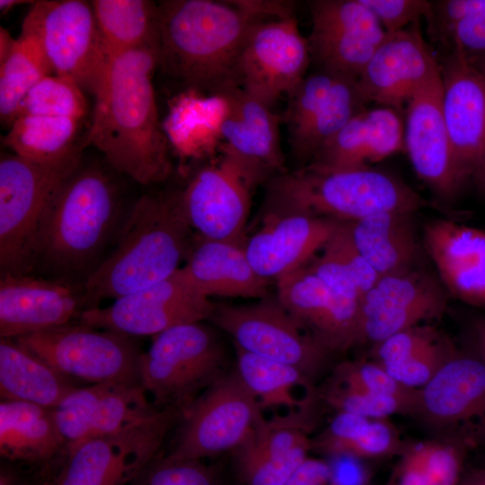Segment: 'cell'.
<instances>
[{
  "label": "cell",
  "mask_w": 485,
  "mask_h": 485,
  "mask_svg": "<svg viewBox=\"0 0 485 485\" xmlns=\"http://www.w3.org/2000/svg\"><path fill=\"white\" fill-rule=\"evenodd\" d=\"M218 97L225 104L218 125L225 145L275 175L287 172L280 145L282 118L241 87L228 88Z\"/></svg>",
  "instance_id": "30"
},
{
  "label": "cell",
  "mask_w": 485,
  "mask_h": 485,
  "mask_svg": "<svg viewBox=\"0 0 485 485\" xmlns=\"http://www.w3.org/2000/svg\"><path fill=\"white\" fill-rule=\"evenodd\" d=\"M439 64L443 116L465 181L485 166V75L457 49Z\"/></svg>",
  "instance_id": "24"
},
{
  "label": "cell",
  "mask_w": 485,
  "mask_h": 485,
  "mask_svg": "<svg viewBox=\"0 0 485 485\" xmlns=\"http://www.w3.org/2000/svg\"><path fill=\"white\" fill-rule=\"evenodd\" d=\"M412 215L384 212L346 222L354 245L379 277L416 268L419 244Z\"/></svg>",
  "instance_id": "33"
},
{
  "label": "cell",
  "mask_w": 485,
  "mask_h": 485,
  "mask_svg": "<svg viewBox=\"0 0 485 485\" xmlns=\"http://www.w3.org/2000/svg\"><path fill=\"white\" fill-rule=\"evenodd\" d=\"M227 357L219 337L200 322L154 336L137 364L138 384L159 410H184L225 375Z\"/></svg>",
  "instance_id": "6"
},
{
  "label": "cell",
  "mask_w": 485,
  "mask_h": 485,
  "mask_svg": "<svg viewBox=\"0 0 485 485\" xmlns=\"http://www.w3.org/2000/svg\"><path fill=\"white\" fill-rule=\"evenodd\" d=\"M459 485H485V468L464 471Z\"/></svg>",
  "instance_id": "50"
},
{
  "label": "cell",
  "mask_w": 485,
  "mask_h": 485,
  "mask_svg": "<svg viewBox=\"0 0 485 485\" xmlns=\"http://www.w3.org/2000/svg\"><path fill=\"white\" fill-rule=\"evenodd\" d=\"M262 410L236 371L227 372L181 411L166 456L203 460L233 452L264 419Z\"/></svg>",
  "instance_id": "11"
},
{
  "label": "cell",
  "mask_w": 485,
  "mask_h": 485,
  "mask_svg": "<svg viewBox=\"0 0 485 485\" xmlns=\"http://www.w3.org/2000/svg\"><path fill=\"white\" fill-rule=\"evenodd\" d=\"M21 33L37 40L54 75L70 78L83 91L95 94L110 55L91 2L34 1Z\"/></svg>",
  "instance_id": "9"
},
{
  "label": "cell",
  "mask_w": 485,
  "mask_h": 485,
  "mask_svg": "<svg viewBox=\"0 0 485 485\" xmlns=\"http://www.w3.org/2000/svg\"><path fill=\"white\" fill-rule=\"evenodd\" d=\"M326 246L346 265L363 295L380 278L354 245L346 222L340 224Z\"/></svg>",
  "instance_id": "47"
},
{
  "label": "cell",
  "mask_w": 485,
  "mask_h": 485,
  "mask_svg": "<svg viewBox=\"0 0 485 485\" xmlns=\"http://www.w3.org/2000/svg\"><path fill=\"white\" fill-rule=\"evenodd\" d=\"M181 411L158 410L117 433L89 438L67 450L53 485H129L155 459Z\"/></svg>",
  "instance_id": "12"
},
{
  "label": "cell",
  "mask_w": 485,
  "mask_h": 485,
  "mask_svg": "<svg viewBox=\"0 0 485 485\" xmlns=\"http://www.w3.org/2000/svg\"><path fill=\"white\" fill-rule=\"evenodd\" d=\"M192 231L180 190L141 196L124 219L114 248L83 285L87 308L169 278L188 256Z\"/></svg>",
  "instance_id": "4"
},
{
  "label": "cell",
  "mask_w": 485,
  "mask_h": 485,
  "mask_svg": "<svg viewBox=\"0 0 485 485\" xmlns=\"http://www.w3.org/2000/svg\"><path fill=\"white\" fill-rule=\"evenodd\" d=\"M266 184V212L352 222L384 212L414 214L433 207L403 181L374 167L335 169L308 163Z\"/></svg>",
  "instance_id": "5"
},
{
  "label": "cell",
  "mask_w": 485,
  "mask_h": 485,
  "mask_svg": "<svg viewBox=\"0 0 485 485\" xmlns=\"http://www.w3.org/2000/svg\"><path fill=\"white\" fill-rule=\"evenodd\" d=\"M216 304L180 268L169 278L113 300L84 309L80 323L128 336L156 335L170 328L209 319Z\"/></svg>",
  "instance_id": "15"
},
{
  "label": "cell",
  "mask_w": 485,
  "mask_h": 485,
  "mask_svg": "<svg viewBox=\"0 0 485 485\" xmlns=\"http://www.w3.org/2000/svg\"><path fill=\"white\" fill-rule=\"evenodd\" d=\"M181 269L197 289L209 298L262 299L268 295L269 280L255 272L242 243L199 237Z\"/></svg>",
  "instance_id": "31"
},
{
  "label": "cell",
  "mask_w": 485,
  "mask_h": 485,
  "mask_svg": "<svg viewBox=\"0 0 485 485\" xmlns=\"http://www.w3.org/2000/svg\"><path fill=\"white\" fill-rule=\"evenodd\" d=\"M234 370L262 410L286 407L290 410L314 408L319 392L297 398L295 389L316 390L311 378L297 368L258 357L235 346Z\"/></svg>",
  "instance_id": "38"
},
{
  "label": "cell",
  "mask_w": 485,
  "mask_h": 485,
  "mask_svg": "<svg viewBox=\"0 0 485 485\" xmlns=\"http://www.w3.org/2000/svg\"><path fill=\"white\" fill-rule=\"evenodd\" d=\"M87 111L83 89L72 79L51 75L39 81L23 99L18 116L65 117L81 120Z\"/></svg>",
  "instance_id": "43"
},
{
  "label": "cell",
  "mask_w": 485,
  "mask_h": 485,
  "mask_svg": "<svg viewBox=\"0 0 485 485\" xmlns=\"http://www.w3.org/2000/svg\"><path fill=\"white\" fill-rule=\"evenodd\" d=\"M120 199L116 182L101 167L80 165L50 198L36 234L32 270L84 285L119 234Z\"/></svg>",
  "instance_id": "2"
},
{
  "label": "cell",
  "mask_w": 485,
  "mask_h": 485,
  "mask_svg": "<svg viewBox=\"0 0 485 485\" xmlns=\"http://www.w3.org/2000/svg\"><path fill=\"white\" fill-rule=\"evenodd\" d=\"M209 320L228 334L234 346L260 357L292 366L313 380L330 353L309 335L276 300L218 304Z\"/></svg>",
  "instance_id": "14"
},
{
  "label": "cell",
  "mask_w": 485,
  "mask_h": 485,
  "mask_svg": "<svg viewBox=\"0 0 485 485\" xmlns=\"http://www.w3.org/2000/svg\"><path fill=\"white\" fill-rule=\"evenodd\" d=\"M54 75L35 38L22 34L16 39L8 57L0 64V118L11 126L30 90L42 78Z\"/></svg>",
  "instance_id": "42"
},
{
  "label": "cell",
  "mask_w": 485,
  "mask_h": 485,
  "mask_svg": "<svg viewBox=\"0 0 485 485\" xmlns=\"http://www.w3.org/2000/svg\"><path fill=\"white\" fill-rule=\"evenodd\" d=\"M423 238L449 293L485 309V230L451 219H435L424 225Z\"/></svg>",
  "instance_id": "28"
},
{
  "label": "cell",
  "mask_w": 485,
  "mask_h": 485,
  "mask_svg": "<svg viewBox=\"0 0 485 485\" xmlns=\"http://www.w3.org/2000/svg\"><path fill=\"white\" fill-rule=\"evenodd\" d=\"M447 308L444 287L416 268L378 278L363 295L362 343L373 345L410 327L442 318Z\"/></svg>",
  "instance_id": "20"
},
{
  "label": "cell",
  "mask_w": 485,
  "mask_h": 485,
  "mask_svg": "<svg viewBox=\"0 0 485 485\" xmlns=\"http://www.w3.org/2000/svg\"><path fill=\"white\" fill-rule=\"evenodd\" d=\"M375 14L386 33L404 30L428 16L431 1L362 0Z\"/></svg>",
  "instance_id": "46"
},
{
  "label": "cell",
  "mask_w": 485,
  "mask_h": 485,
  "mask_svg": "<svg viewBox=\"0 0 485 485\" xmlns=\"http://www.w3.org/2000/svg\"><path fill=\"white\" fill-rule=\"evenodd\" d=\"M275 176L225 144L220 159L198 170L180 190L182 211L199 237L241 243L253 190Z\"/></svg>",
  "instance_id": "8"
},
{
  "label": "cell",
  "mask_w": 485,
  "mask_h": 485,
  "mask_svg": "<svg viewBox=\"0 0 485 485\" xmlns=\"http://www.w3.org/2000/svg\"><path fill=\"white\" fill-rule=\"evenodd\" d=\"M159 7V60L184 88L218 97L239 87L238 65L255 17L233 1L164 0Z\"/></svg>",
  "instance_id": "3"
},
{
  "label": "cell",
  "mask_w": 485,
  "mask_h": 485,
  "mask_svg": "<svg viewBox=\"0 0 485 485\" xmlns=\"http://www.w3.org/2000/svg\"><path fill=\"white\" fill-rule=\"evenodd\" d=\"M284 485H340L334 467L321 458L308 456Z\"/></svg>",
  "instance_id": "48"
},
{
  "label": "cell",
  "mask_w": 485,
  "mask_h": 485,
  "mask_svg": "<svg viewBox=\"0 0 485 485\" xmlns=\"http://www.w3.org/2000/svg\"><path fill=\"white\" fill-rule=\"evenodd\" d=\"M471 450L437 437L406 443L386 485H459Z\"/></svg>",
  "instance_id": "37"
},
{
  "label": "cell",
  "mask_w": 485,
  "mask_h": 485,
  "mask_svg": "<svg viewBox=\"0 0 485 485\" xmlns=\"http://www.w3.org/2000/svg\"><path fill=\"white\" fill-rule=\"evenodd\" d=\"M469 350L485 366V315L472 320L469 327Z\"/></svg>",
  "instance_id": "49"
},
{
  "label": "cell",
  "mask_w": 485,
  "mask_h": 485,
  "mask_svg": "<svg viewBox=\"0 0 485 485\" xmlns=\"http://www.w3.org/2000/svg\"><path fill=\"white\" fill-rule=\"evenodd\" d=\"M66 379L13 340L1 339L2 400L26 401L53 409L75 388Z\"/></svg>",
  "instance_id": "36"
},
{
  "label": "cell",
  "mask_w": 485,
  "mask_h": 485,
  "mask_svg": "<svg viewBox=\"0 0 485 485\" xmlns=\"http://www.w3.org/2000/svg\"><path fill=\"white\" fill-rule=\"evenodd\" d=\"M129 485H217L216 469L202 460L152 461Z\"/></svg>",
  "instance_id": "45"
},
{
  "label": "cell",
  "mask_w": 485,
  "mask_h": 485,
  "mask_svg": "<svg viewBox=\"0 0 485 485\" xmlns=\"http://www.w3.org/2000/svg\"><path fill=\"white\" fill-rule=\"evenodd\" d=\"M405 445L389 419L348 412H336L323 430L312 437V451L356 460L399 455Z\"/></svg>",
  "instance_id": "34"
},
{
  "label": "cell",
  "mask_w": 485,
  "mask_h": 485,
  "mask_svg": "<svg viewBox=\"0 0 485 485\" xmlns=\"http://www.w3.org/2000/svg\"><path fill=\"white\" fill-rule=\"evenodd\" d=\"M469 62L485 75V56Z\"/></svg>",
  "instance_id": "55"
},
{
  "label": "cell",
  "mask_w": 485,
  "mask_h": 485,
  "mask_svg": "<svg viewBox=\"0 0 485 485\" xmlns=\"http://www.w3.org/2000/svg\"><path fill=\"white\" fill-rule=\"evenodd\" d=\"M158 60L159 46L110 54L84 146H95L115 171L142 185L167 181L173 168L152 84Z\"/></svg>",
  "instance_id": "1"
},
{
  "label": "cell",
  "mask_w": 485,
  "mask_h": 485,
  "mask_svg": "<svg viewBox=\"0 0 485 485\" xmlns=\"http://www.w3.org/2000/svg\"><path fill=\"white\" fill-rule=\"evenodd\" d=\"M32 4L34 1H26V0H0V10L2 13H4L10 11L14 6L23 4Z\"/></svg>",
  "instance_id": "53"
},
{
  "label": "cell",
  "mask_w": 485,
  "mask_h": 485,
  "mask_svg": "<svg viewBox=\"0 0 485 485\" xmlns=\"http://www.w3.org/2000/svg\"><path fill=\"white\" fill-rule=\"evenodd\" d=\"M459 350L438 329L423 323L373 345L370 359L400 384L419 391Z\"/></svg>",
  "instance_id": "32"
},
{
  "label": "cell",
  "mask_w": 485,
  "mask_h": 485,
  "mask_svg": "<svg viewBox=\"0 0 485 485\" xmlns=\"http://www.w3.org/2000/svg\"><path fill=\"white\" fill-rule=\"evenodd\" d=\"M80 120L65 117L19 116L3 144L22 158L44 163L63 161L83 146H75Z\"/></svg>",
  "instance_id": "40"
},
{
  "label": "cell",
  "mask_w": 485,
  "mask_h": 485,
  "mask_svg": "<svg viewBox=\"0 0 485 485\" xmlns=\"http://www.w3.org/2000/svg\"><path fill=\"white\" fill-rule=\"evenodd\" d=\"M341 222L300 213L265 212L261 227L244 244L261 278L278 281L307 265Z\"/></svg>",
  "instance_id": "27"
},
{
  "label": "cell",
  "mask_w": 485,
  "mask_h": 485,
  "mask_svg": "<svg viewBox=\"0 0 485 485\" xmlns=\"http://www.w3.org/2000/svg\"><path fill=\"white\" fill-rule=\"evenodd\" d=\"M64 445L51 409L21 401H1L2 457L13 462H47Z\"/></svg>",
  "instance_id": "35"
},
{
  "label": "cell",
  "mask_w": 485,
  "mask_h": 485,
  "mask_svg": "<svg viewBox=\"0 0 485 485\" xmlns=\"http://www.w3.org/2000/svg\"><path fill=\"white\" fill-rule=\"evenodd\" d=\"M402 149L401 112L387 107H366L325 142L310 163L335 169L374 167Z\"/></svg>",
  "instance_id": "29"
},
{
  "label": "cell",
  "mask_w": 485,
  "mask_h": 485,
  "mask_svg": "<svg viewBox=\"0 0 485 485\" xmlns=\"http://www.w3.org/2000/svg\"><path fill=\"white\" fill-rule=\"evenodd\" d=\"M86 308L83 285L31 274L1 275V339L67 324Z\"/></svg>",
  "instance_id": "25"
},
{
  "label": "cell",
  "mask_w": 485,
  "mask_h": 485,
  "mask_svg": "<svg viewBox=\"0 0 485 485\" xmlns=\"http://www.w3.org/2000/svg\"><path fill=\"white\" fill-rule=\"evenodd\" d=\"M0 485H24L13 473L2 468L0 473Z\"/></svg>",
  "instance_id": "52"
},
{
  "label": "cell",
  "mask_w": 485,
  "mask_h": 485,
  "mask_svg": "<svg viewBox=\"0 0 485 485\" xmlns=\"http://www.w3.org/2000/svg\"><path fill=\"white\" fill-rule=\"evenodd\" d=\"M81 150L51 163L14 154L0 160L1 275L30 274L38 227L62 182L80 165Z\"/></svg>",
  "instance_id": "7"
},
{
  "label": "cell",
  "mask_w": 485,
  "mask_h": 485,
  "mask_svg": "<svg viewBox=\"0 0 485 485\" xmlns=\"http://www.w3.org/2000/svg\"><path fill=\"white\" fill-rule=\"evenodd\" d=\"M109 54L159 46V7L148 0L91 1Z\"/></svg>",
  "instance_id": "39"
},
{
  "label": "cell",
  "mask_w": 485,
  "mask_h": 485,
  "mask_svg": "<svg viewBox=\"0 0 485 485\" xmlns=\"http://www.w3.org/2000/svg\"><path fill=\"white\" fill-rule=\"evenodd\" d=\"M473 181L480 190L485 192V166L476 174Z\"/></svg>",
  "instance_id": "54"
},
{
  "label": "cell",
  "mask_w": 485,
  "mask_h": 485,
  "mask_svg": "<svg viewBox=\"0 0 485 485\" xmlns=\"http://www.w3.org/2000/svg\"><path fill=\"white\" fill-rule=\"evenodd\" d=\"M60 375L93 384H137L141 353L131 336L83 323L64 324L13 339Z\"/></svg>",
  "instance_id": "10"
},
{
  "label": "cell",
  "mask_w": 485,
  "mask_h": 485,
  "mask_svg": "<svg viewBox=\"0 0 485 485\" xmlns=\"http://www.w3.org/2000/svg\"><path fill=\"white\" fill-rule=\"evenodd\" d=\"M278 300L330 354L362 344L361 302L331 289L306 266L277 281Z\"/></svg>",
  "instance_id": "19"
},
{
  "label": "cell",
  "mask_w": 485,
  "mask_h": 485,
  "mask_svg": "<svg viewBox=\"0 0 485 485\" xmlns=\"http://www.w3.org/2000/svg\"><path fill=\"white\" fill-rule=\"evenodd\" d=\"M313 409L290 410L263 419L233 451L238 473L246 485H284L309 456Z\"/></svg>",
  "instance_id": "26"
},
{
  "label": "cell",
  "mask_w": 485,
  "mask_h": 485,
  "mask_svg": "<svg viewBox=\"0 0 485 485\" xmlns=\"http://www.w3.org/2000/svg\"><path fill=\"white\" fill-rule=\"evenodd\" d=\"M404 148L417 175L443 199L453 198L464 182L442 110L441 68L405 108Z\"/></svg>",
  "instance_id": "23"
},
{
  "label": "cell",
  "mask_w": 485,
  "mask_h": 485,
  "mask_svg": "<svg viewBox=\"0 0 485 485\" xmlns=\"http://www.w3.org/2000/svg\"><path fill=\"white\" fill-rule=\"evenodd\" d=\"M312 28L306 38L316 71L357 80L386 36L362 0L308 2Z\"/></svg>",
  "instance_id": "18"
},
{
  "label": "cell",
  "mask_w": 485,
  "mask_h": 485,
  "mask_svg": "<svg viewBox=\"0 0 485 485\" xmlns=\"http://www.w3.org/2000/svg\"><path fill=\"white\" fill-rule=\"evenodd\" d=\"M158 410L138 383H101L75 388L51 411L68 450L136 425Z\"/></svg>",
  "instance_id": "22"
},
{
  "label": "cell",
  "mask_w": 485,
  "mask_h": 485,
  "mask_svg": "<svg viewBox=\"0 0 485 485\" xmlns=\"http://www.w3.org/2000/svg\"><path fill=\"white\" fill-rule=\"evenodd\" d=\"M413 417L433 437L485 445V366L459 350L420 390Z\"/></svg>",
  "instance_id": "13"
},
{
  "label": "cell",
  "mask_w": 485,
  "mask_h": 485,
  "mask_svg": "<svg viewBox=\"0 0 485 485\" xmlns=\"http://www.w3.org/2000/svg\"><path fill=\"white\" fill-rule=\"evenodd\" d=\"M16 40L13 39L9 32L0 27V64L3 63L12 52Z\"/></svg>",
  "instance_id": "51"
},
{
  "label": "cell",
  "mask_w": 485,
  "mask_h": 485,
  "mask_svg": "<svg viewBox=\"0 0 485 485\" xmlns=\"http://www.w3.org/2000/svg\"><path fill=\"white\" fill-rule=\"evenodd\" d=\"M310 64L307 40L295 15L260 20L240 57L239 87L273 108L303 81Z\"/></svg>",
  "instance_id": "17"
},
{
  "label": "cell",
  "mask_w": 485,
  "mask_h": 485,
  "mask_svg": "<svg viewBox=\"0 0 485 485\" xmlns=\"http://www.w3.org/2000/svg\"><path fill=\"white\" fill-rule=\"evenodd\" d=\"M282 121L291 155L303 167L349 119L367 107L357 80L315 71L287 94Z\"/></svg>",
  "instance_id": "16"
},
{
  "label": "cell",
  "mask_w": 485,
  "mask_h": 485,
  "mask_svg": "<svg viewBox=\"0 0 485 485\" xmlns=\"http://www.w3.org/2000/svg\"><path fill=\"white\" fill-rule=\"evenodd\" d=\"M328 381L383 396L398 398L416 407L419 391L409 389L397 383L372 359L342 361L334 366Z\"/></svg>",
  "instance_id": "44"
},
{
  "label": "cell",
  "mask_w": 485,
  "mask_h": 485,
  "mask_svg": "<svg viewBox=\"0 0 485 485\" xmlns=\"http://www.w3.org/2000/svg\"><path fill=\"white\" fill-rule=\"evenodd\" d=\"M439 71V61L417 22L386 34L362 70L357 84L367 104L401 112L418 90Z\"/></svg>",
  "instance_id": "21"
},
{
  "label": "cell",
  "mask_w": 485,
  "mask_h": 485,
  "mask_svg": "<svg viewBox=\"0 0 485 485\" xmlns=\"http://www.w3.org/2000/svg\"><path fill=\"white\" fill-rule=\"evenodd\" d=\"M427 31L445 53L459 50L468 61L485 56V0L431 1Z\"/></svg>",
  "instance_id": "41"
}]
</instances>
